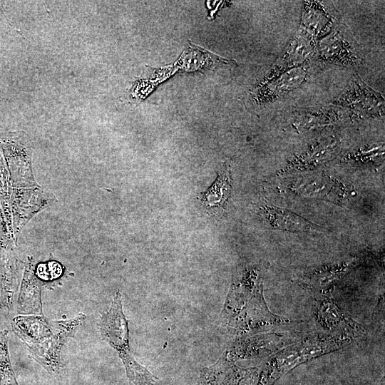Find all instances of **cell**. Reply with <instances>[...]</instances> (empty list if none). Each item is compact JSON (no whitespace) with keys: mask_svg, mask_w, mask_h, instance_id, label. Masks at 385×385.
I'll return each instance as SVG.
<instances>
[{"mask_svg":"<svg viewBox=\"0 0 385 385\" xmlns=\"http://www.w3.org/2000/svg\"><path fill=\"white\" fill-rule=\"evenodd\" d=\"M223 312L227 325L242 334L289 322L268 309L263 297L262 279L255 270L237 274Z\"/></svg>","mask_w":385,"mask_h":385,"instance_id":"cell-2","label":"cell"},{"mask_svg":"<svg viewBox=\"0 0 385 385\" xmlns=\"http://www.w3.org/2000/svg\"><path fill=\"white\" fill-rule=\"evenodd\" d=\"M17 312L21 315H43L41 289L31 268L27 269L21 283Z\"/></svg>","mask_w":385,"mask_h":385,"instance_id":"cell-5","label":"cell"},{"mask_svg":"<svg viewBox=\"0 0 385 385\" xmlns=\"http://www.w3.org/2000/svg\"><path fill=\"white\" fill-rule=\"evenodd\" d=\"M86 318L80 312L67 320H51L43 315H19L11 323L13 332L26 345L29 354L50 374L61 371V351L74 337Z\"/></svg>","mask_w":385,"mask_h":385,"instance_id":"cell-1","label":"cell"},{"mask_svg":"<svg viewBox=\"0 0 385 385\" xmlns=\"http://www.w3.org/2000/svg\"><path fill=\"white\" fill-rule=\"evenodd\" d=\"M231 180L228 170H223L215 183L200 196L203 203L209 207L222 205L230 196Z\"/></svg>","mask_w":385,"mask_h":385,"instance_id":"cell-7","label":"cell"},{"mask_svg":"<svg viewBox=\"0 0 385 385\" xmlns=\"http://www.w3.org/2000/svg\"><path fill=\"white\" fill-rule=\"evenodd\" d=\"M319 322L324 327L337 328L344 330L348 333H359L363 332V329L354 322L347 319L339 311L337 307L331 301H323L318 309Z\"/></svg>","mask_w":385,"mask_h":385,"instance_id":"cell-6","label":"cell"},{"mask_svg":"<svg viewBox=\"0 0 385 385\" xmlns=\"http://www.w3.org/2000/svg\"><path fill=\"white\" fill-rule=\"evenodd\" d=\"M346 334L314 335L274 355L261 373L259 385H273L283 374L301 363L336 350L351 341Z\"/></svg>","mask_w":385,"mask_h":385,"instance_id":"cell-4","label":"cell"},{"mask_svg":"<svg viewBox=\"0 0 385 385\" xmlns=\"http://www.w3.org/2000/svg\"><path fill=\"white\" fill-rule=\"evenodd\" d=\"M128 321L122 307V296L117 291L110 308L101 317L98 327L103 339L118 353L130 385H154L158 378L133 357L129 346Z\"/></svg>","mask_w":385,"mask_h":385,"instance_id":"cell-3","label":"cell"}]
</instances>
